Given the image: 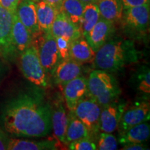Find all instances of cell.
<instances>
[{
	"mask_svg": "<svg viewBox=\"0 0 150 150\" xmlns=\"http://www.w3.org/2000/svg\"><path fill=\"white\" fill-rule=\"evenodd\" d=\"M52 110L37 90L21 92L4 103L0 121L6 132L12 136L42 138L51 133Z\"/></svg>",
	"mask_w": 150,
	"mask_h": 150,
	"instance_id": "1",
	"label": "cell"
},
{
	"mask_svg": "<svg viewBox=\"0 0 150 150\" xmlns=\"http://www.w3.org/2000/svg\"><path fill=\"white\" fill-rule=\"evenodd\" d=\"M138 52L133 41L109 39L96 52L93 63L96 69L115 72L138 61Z\"/></svg>",
	"mask_w": 150,
	"mask_h": 150,
	"instance_id": "2",
	"label": "cell"
},
{
	"mask_svg": "<svg viewBox=\"0 0 150 150\" xmlns=\"http://www.w3.org/2000/svg\"><path fill=\"white\" fill-rule=\"evenodd\" d=\"M87 97L101 107L117 100L121 93L117 80L110 72L102 70L92 71L87 79Z\"/></svg>",
	"mask_w": 150,
	"mask_h": 150,
	"instance_id": "3",
	"label": "cell"
},
{
	"mask_svg": "<svg viewBox=\"0 0 150 150\" xmlns=\"http://www.w3.org/2000/svg\"><path fill=\"white\" fill-rule=\"evenodd\" d=\"M19 65L22 74L28 81L38 87L47 88L48 76L42 67L34 43L19 55Z\"/></svg>",
	"mask_w": 150,
	"mask_h": 150,
	"instance_id": "4",
	"label": "cell"
},
{
	"mask_svg": "<svg viewBox=\"0 0 150 150\" xmlns=\"http://www.w3.org/2000/svg\"><path fill=\"white\" fill-rule=\"evenodd\" d=\"M36 46L42 67L47 74L53 75L56 66L61 61L56 40L51 32L42 33Z\"/></svg>",
	"mask_w": 150,
	"mask_h": 150,
	"instance_id": "5",
	"label": "cell"
},
{
	"mask_svg": "<svg viewBox=\"0 0 150 150\" xmlns=\"http://www.w3.org/2000/svg\"><path fill=\"white\" fill-rule=\"evenodd\" d=\"M149 117L150 105L147 101H137L131 105L127 104L117 127L119 133L138 124L147 122Z\"/></svg>",
	"mask_w": 150,
	"mask_h": 150,
	"instance_id": "6",
	"label": "cell"
},
{
	"mask_svg": "<svg viewBox=\"0 0 150 150\" xmlns=\"http://www.w3.org/2000/svg\"><path fill=\"white\" fill-rule=\"evenodd\" d=\"M101 108L95 101L86 97L78 103L73 112L88 129L91 134H97L99 131Z\"/></svg>",
	"mask_w": 150,
	"mask_h": 150,
	"instance_id": "7",
	"label": "cell"
},
{
	"mask_svg": "<svg viewBox=\"0 0 150 150\" xmlns=\"http://www.w3.org/2000/svg\"><path fill=\"white\" fill-rule=\"evenodd\" d=\"M13 14L0 6V53L6 60L16 56L11 40Z\"/></svg>",
	"mask_w": 150,
	"mask_h": 150,
	"instance_id": "8",
	"label": "cell"
},
{
	"mask_svg": "<svg viewBox=\"0 0 150 150\" xmlns=\"http://www.w3.org/2000/svg\"><path fill=\"white\" fill-rule=\"evenodd\" d=\"M122 17L125 27L136 33H142L147 31L149 23V5L124 9Z\"/></svg>",
	"mask_w": 150,
	"mask_h": 150,
	"instance_id": "9",
	"label": "cell"
},
{
	"mask_svg": "<svg viewBox=\"0 0 150 150\" xmlns=\"http://www.w3.org/2000/svg\"><path fill=\"white\" fill-rule=\"evenodd\" d=\"M126 103L114 101L101 108L99 131L112 134L117 129Z\"/></svg>",
	"mask_w": 150,
	"mask_h": 150,
	"instance_id": "10",
	"label": "cell"
},
{
	"mask_svg": "<svg viewBox=\"0 0 150 150\" xmlns=\"http://www.w3.org/2000/svg\"><path fill=\"white\" fill-rule=\"evenodd\" d=\"M16 13L20 22L33 35L34 40L42 34L38 22L36 2L33 0H20Z\"/></svg>",
	"mask_w": 150,
	"mask_h": 150,
	"instance_id": "11",
	"label": "cell"
},
{
	"mask_svg": "<svg viewBox=\"0 0 150 150\" xmlns=\"http://www.w3.org/2000/svg\"><path fill=\"white\" fill-rule=\"evenodd\" d=\"M87 79L85 76H78L63 86L65 104L70 111H74L78 103L87 97Z\"/></svg>",
	"mask_w": 150,
	"mask_h": 150,
	"instance_id": "12",
	"label": "cell"
},
{
	"mask_svg": "<svg viewBox=\"0 0 150 150\" xmlns=\"http://www.w3.org/2000/svg\"><path fill=\"white\" fill-rule=\"evenodd\" d=\"M113 30V23L100 17L91 31L84 38L96 53L97 50L109 40Z\"/></svg>",
	"mask_w": 150,
	"mask_h": 150,
	"instance_id": "13",
	"label": "cell"
},
{
	"mask_svg": "<svg viewBox=\"0 0 150 150\" xmlns=\"http://www.w3.org/2000/svg\"><path fill=\"white\" fill-rule=\"evenodd\" d=\"M51 33L54 38L63 37L71 42L82 37L80 28L71 22L62 11L56 13L52 26Z\"/></svg>",
	"mask_w": 150,
	"mask_h": 150,
	"instance_id": "14",
	"label": "cell"
},
{
	"mask_svg": "<svg viewBox=\"0 0 150 150\" xmlns=\"http://www.w3.org/2000/svg\"><path fill=\"white\" fill-rule=\"evenodd\" d=\"M11 40L16 56L20 55L26 49L33 44V35L27 28L20 22L16 13L13 17Z\"/></svg>",
	"mask_w": 150,
	"mask_h": 150,
	"instance_id": "15",
	"label": "cell"
},
{
	"mask_svg": "<svg viewBox=\"0 0 150 150\" xmlns=\"http://www.w3.org/2000/svg\"><path fill=\"white\" fill-rule=\"evenodd\" d=\"M81 64L70 59L61 60L53 73L54 81L60 86H64L67 82L81 74Z\"/></svg>",
	"mask_w": 150,
	"mask_h": 150,
	"instance_id": "16",
	"label": "cell"
},
{
	"mask_svg": "<svg viewBox=\"0 0 150 150\" xmlns=\"http://www.w3.org/2000/svg\"><path fill=\"white\" fill-rule=\"evenodd\" d=\"M95 56V52L83 38L81 37L71 42L69 59L83 64L93 62Z\"/></svg>",
	"mask_w": 150,
	"mask_h": 150,
	"instance_id": "17",
	"label": "cell"
},
{
	"mask_svg": "<svg viewBox=\"0 0 150 150\" xmlns=\"http://www.w3.org/2000/svg\"><path fill=\"white\" fill-rule=\"evenodd\" d=\"M51 120L52 129L54 131V137L58 141L64 143L68 115L61 102L56 103L54 108H52Z\"/></svg>",
	"mask_w": 150,
	"mask_h": 150,
	"instance_id": "18",
	"label": "cell"
},
{
	"mask_svg": "<svg viewBox=\"0 0 150 150\" xmlns=\"http://www.w3.org/2000/svg\"><path fill=\"white\" fill-rule=\"evenodd\" d=\"M149 135V124L145 122L119 133V142L123 145L129 143H142L148 140Z\"/></svg>",
	"mask_w": 150,
	"mask_h": 150,
	"instance_id": "19",
	"label": "cell"
},
{
	"mask_svg": "<svg viewBox=\"0 0 150 150\" xmlns=\"http://www.w3.org/2000/svg\"><path fill=\"white\" fill-rule=\"evenodd\" d=\"M57 142L53 140H35L9 138L8 150H55L58 149Z\"/></svg>",
	"mask_w": 150,
	"mask_h": 150,
	"instance_id": "20",
	"label": "cell"
},
{
	"mask_svg": "<svg viewBox=\"0 0 150 150\" xmlns=\"http://www.w3.org/2000/svg\"><path fill=\"white\" fill-rule=\"evenodd\" d=\"M70 112V115H68V122L64 140V143L66 145L82 138H88L91 136V132L86 125L74 115V112Z\"/></svg>",
	"mask_w": 150,
	"mask_h": 150,
	"instance_id": "21",
	"label": "cell"
},
{
	"mask_svg": "<svg viewBox=\"0 0 150 150\" xmlns=\"http://www.w3.org/2000/svg\"><path fill=\"white\" fill-rule=\"evenodd\" d=\"M36 12L39 27L42 33L51 32L52 24L58 11L45 1L36 2Z\"/></svg>",
	"mask_w": 150,
	"mask_h": 150,
	"instance_id": "22",
	"label": "cell"
},
{
	"mask_svg": "<svg viewBox=\"0 0 150 150\" xmlns=\"http://www.w3.org/2000/svg\"><path fill=\"white\" fill-rule=\"evenodd\" d=\"M100 16L105 20L114 22L122 18L123 7L120 0H97Z\"/></svg>",
	"mask_w": 150,
	"mask_h": 150,
	"instance_id": "23",
	"label": "cell"
},
{
	"mask_svg": "<svg viewBox=\"0 0 150 150\" xmlns=\"http://www.w3.org/2000/svg\"><path fill=\"white\" fill-rule=\"evenodd\" d=\"M85 5L80 0H63L61 11L64 13L67 18L81 29Z\"/></svg>",
	"mask_w": 150,
	"mask_h": 150,
	"instance_id": "24",
	"label": "cell"
},
{
	"mask_svg": "<svg viewBox=\"0 0 150 150\" xmlns=\"http://www.w3.org/2000/svg\"><path fill=\"white\" fill-rule=\"evenodd\" d=\"M100 13L96 4H87L85 5L81 24L82 36L85 38L91 31L100 18Z\"/></svg>",
	"mask_w": 150,
	"mask_h": 150,
	"instance_id": "25",
	"label": "cell"
},
{
	"mask_svg": "<svg viewBox=\"0 0 150 150\" xmlns=\"http://www.w3.org/2000/svg\"><path fill=\"white\" fill-rule=\"evenodd\" d=\"M117 149V140L110 133L102 132L99 134L97 149L115 150Z\"/></svg>",
	"mask_w": 150,
	"mask_h": 150,
	"instance_id": "26",
	"label": "cell"
},
{
	"mask_svg": "<svg viewBox=\"0 0 150 150\" xmlns=\"http://www.w3.org/2000/svg\"><path fill=\"white\" fill-rule=\"evenodd\" d=\"M137 88L140 93L149 95L150 93V72L147 67H142L137 76Z\"/></svg>",
	"mask_w": 150,
	"mask_h": 150,
	"instance_id": "27",
	"label": "cell"
},
{
	"mask_svg": "<svg viewBox=\"0 0 150 150\" xmlns=\"http://www.w3.org/2000/svg\"><path fill=\"white\" fill-rule=\"evenodd\" d=\"M68 149L71 150H95L97 145L91 140V137L82 138L69 143Z\"/></svg>",
	"mask_w": 150,
	"mask_h": 150,
	"instance_id": "28",
	"label": "cell"
},
{
	"mask_svg": "<svg viewBox=\"0 0 150 150\" xmlns=\"http://www.w3.org/2000/svg\"><path fill=\"white\" fill-rule=\"evenodd\" d=\"M56 40V45L61 60L69 59V52L71 41L63 37L54 38Z\"/></svg>",
	"mask_w": 150,
	"mask_h": 150,
	"instance_id": "29",
	"label": "cell"
},
{
	"mask_svg": "<svg viewBox=\"0 0 150 150\" xmlns=\"http://www.w3.org/2000/svg\"><path fill=\"white\" fill-rule=\"evenodd\" d=\"M123 10L133 7L140 6L144 5H149L150 0H120Z\"/></svg>",
	"mask_w": 150,
	"mask_h": 150,
	"instance_id": "30",
	"label": "cell"
},
{
	"mask_svg": "<svg viewBox=\"0 0 150 150\" xmlns=\"http://www.w3.org/2000/svg\"><path fill=\"white\" fill-rule=\"evenodd\" d=\"M20 1V0H0V6L12 13H15Z\"/></svg>",
	"mask_w": 150,
	"mask_h": 150,
	"instance_id": "31",
	"label": "cell"
},
{
	"mask_svg": "<svg viewBox=\"0 0 150 150\" xmlns=\"http://www.w3.org/2000/svg\"><path fill=\"white\" fill-rule=\"evenodd\" d=\"M9 138L0 127V150L7 149Z\"/></svg>",
	"mask_w": 150,
	"mask_h": 150,
	"instance_id": "32",
	"label": "cell"
},
{
	"mask_svg": "<svg viewBox=\"0 0 150 150\" xmlns=\"http://www.w3.org/2000/svg\"><path fill=\"white\" fill-rule=\"evenodd\" d=\"M124 150H144L148 149V148L142 143H129L124 145Z\"/></svg>",
	"mask_w": 150,
	"mask_h": 150,
	"instance_id": "33",
	"label": "cell"
},
{
	"mask_svg": "<svg viewBox=\"0 0 150 150\" xmlns=\"http://www.w3.org/2000/svg\"><path fill=\"white\" fill-rule=\"evenodd\" d=\"M42 1H45L46 3L51 5L53 8H55L56 10L58 11V12L61 11L63 0H42Z\"/></svg>",
	"mask_w": 150,
	"mask_h": 150,
	"instance_id": "34",
	"label": "cell"
},
{
	"mask_svg": "<svg viewBox=\"0 0 150 150\" xmlns=\"http://www.w3.org/2000/svg\"><path fill=\"white\" fill-rule=\"evenodd\" d=\"M4 67L3 66V63L0 61V81L4 74Z\"/></svg>",
	"mask_w": 150,
	"mask_h": 150,
	"instance_id": "35",
	"label": "cell"
},
{
	"mask_svg": "<svg viewBox=\"0 0 150 150\" xmlns=\"http://www.w3.org/2000/svg\"><path fill=\"white\" fill-rule=\"evenodd\" d=\"M82 2L87 4H96L97 0H80Z\"/></svg>",
	"mask_w": 150,
	"mask_h": 150,
	"instance_id": "36",
	"label": "cell"
},
{
	"mask_svg": "<svg viewBox=\"0 0 150 150\" xmlns=\"http://www.w3.org/2000/svg\"><path fill=\"white\" fill-rule=\"evenodd\" d=\"M33 1H35V2H37V1H40V0H33Z\"/></svg>",
	"mask_w": 150,
	"mask_h": 150,
	"instance_id": "37",
	"label": "cell"
},
{
	"mask_svg": "<svg viewBox=\"0 0 150 150\" xmlns=\"http://www.w3.org/2000/svg\"><path fill=\"white\" fill-rule=\"evenodd\" d=\"M0 56H1V53H0Z\"/></svg>",
	"mask_w": 150,
	"mask_h": 150,
	"instance_id": "38",
	"label": "cell"
}]
</instances>
